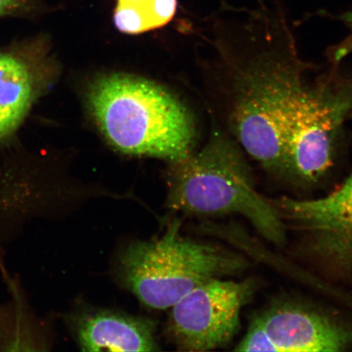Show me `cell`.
<instances>
[{"instance_id": "cell-4", "label": "cell", "mask_w": 352, "mask_h": 352, "mask_svg": "<svg viewBox=\"0 0 352 352\" xmlns=\"http://www.w3.org/2000/svg\"><path fill=\"white\" fill-rule=\"evenodd\" d=\"M179 228L176 219L160 239L132 242L118 258L122 285L153 309H168L197 285L248 266L232 250L183 237Z\"/></svg>"}, {"instance_id": "cell-2", "label": "cell", "mask_w": 352, "mask_h": 352, "mask_svg": "<svg viewBox=\"0 0 352 352\" xmlns=\"http://www.w3.org/2000/svg\"><path fill=\"white\" fill-rule=\"evenodd\" d=\"M170 164L169 210L201 218L240 215L272 244L287 241L279 210L257 190L243 148L231 135L215 131L200 151Z\"/></svg>"}, {"instance_id": "cell-7", "label": "cell", "mask_w": 352, "mask_h": 352, "mask_svg": "<svg viewBox=\"0 0 352 352\" xmlns=\"http://www.w3.org/2000/svg\"><path fill=\"white\" fill-rule=\"evenodd\" d=\"M257 287L252 279L214 278L192 289L170 307L167 333L176 349L209 351L227 346L239 331L241 311Z\"/></svg>"}, {"instance_id": "cell-5", "label": "cell", "mask_w": 352, "mask_h": 352, "mask_svg": "<svg viewBox=\"0 0 352 352\" xmlns=\"http://www.w3.org/2000/svg\"><path fill=\"white\" fill-rule=\"evenodd\" d=\"M338 67L306 85L284 136V176L312 186L336 164L352 109V76Z\"/></svg>"}, {"instance_id": "cell-12", "label": "cell", "mask_w": 352, "mask_h": 352, "mask_svg": "<svg viewBox=\"0 0 352 352\" xmlns=\"http://www.w3.org/2000/svg\"><path fill=\"white\" fill-rule=\"evenodd\" d=\"M177 0H151L149 13L153 29L164 26L173 19Z\"/></svg>"}, {"instance_id": "cell-8", "label": "cell", "mask_w": 352, "mask_h": 352, "mask_svg": "<svg viewBox=\"0 0 352 352\" xmlns=\"http://www.w3.org/2000/svg\"><path fill=\"white\" fill-rule=\"evenodd\" d=\"M352 349V327L332 315L281 302L254 316L236 351L338 352Z\"/></svg>"}, {"instance_id": "cell-13", "label": "cell", "mask_w": 352, "mask_h": 352, "mask_svg": "<svg viewBox=\"0 0 352 352\" xmlns=\"http://www.w3.org/2000/svg\"><path fill=\"white\" fill-rule=\"evenodd\" d=\"M33 7V0H0V16L25 12Z\"/></svg>"}, {"instance_id": "cell-15", "label": "cell", "mask_w": 352, "mask_h": 352, "mask_svg": "<svg viewBox=\"0 0 352 352\" xmlns=\"http://www.w3.org/2000/svg\"><path fill=\"white\" fill-rule=\"evenodd\" d=\"M336 20L340 21L349 30V34L342 41V45L344 50L352 52V10L336 15Z\"/></svg>"}, {"instance_id": "cell-17", "label": "cell", "mask_w": 352, "mask_h": 352, "mask_svg": "<svg viewBox=\"0 0 352 352\" xmlns=\"http://www.w3.org/2000/svg\"><path fill=\"white\" fill-rule=\"evenodd\" d=\"M350 118H352V109H351V114H350Z\"/></svg>"}, {"instance_id": "cell-3", "label": "cell", "mask_w": 352, "mask_h": 352, "mask_svg": "<svg viewBox=\"0 0 352 352\" xmlns=\"http://www.w3.org/2000/svg\"><path fill=\"white\" fill-rule=\"evenodd\" d=\"M87 100L101 133L122 153L173 162L192 153L196 129L190 113L156 83L108 74L92 82Z\"/></svg>"}, {"instance_id": "cell-9", "label": "cell", "mask_w": 352, "mask_h": 352, "mask_svg": "<svg viewBox=\"0 0 352 352\" xmlns=\"http://www.w3.org/2000/svg\"><path fill=\"white\" fill-rule=\"evenodd\" d=\"M56 72L47 52H0V140L19 129Z\"/></svg>"}, {"instance_id": "cell-1", "label": "cell", "mask_w": 352, "mask_h": 352, "mask_svg": "<svg viewBox=\"0 0 352 352\" xmlns=\"http://www.w3.org/2000/svg\"><path fill=\"white\" fill-rule=\"evenodd\" d=\"M226 50L230 134L268 173L284 175V136L305 87L301 59L284 10H245Z\"/></svg>"}, {"instance_id": "cell-16", "label": "cell", "mask_w": 352, "mask_h": 352, "mask_svg": "<svg viewBox=\"0 0 352 352\" xmlns=\"http://www.w3.org/2000/svg\"><path fill=\"white\" fill-rule=\"evenodd\" d=\"M258 7H272L276 8H284L283 0H255Z\"/></svg>"}, {"instance_id": "cell-6", "label": "cell", "mask_w": 352, "mask_h": 352, "mask_svg": "<svg viewBox=\"0 0 352 352\" xmlns=\"http://www.w3.org/2000/svg\"><path fill=\"white\" fill-rule=\"evenodd\" d=\"M272 202L287 232L300 239L308 259L329 274L352 280V175L327 196Z\"/></svg>"}, {"instance_id": "cell-14", "label": "cell", "mask_w": 352, "mask_h": 352, "mask_svg": "<svg viewBox=\"0 0 352 352\" xmlns=\"http://www.w3.org/2000/svg\"><path fill=\"white\" fill-rule=\"evenodd\" d=\"M118 4H124V6L133 8L142 17L147 32L153 30L151 13H149L151 0H118Z\"/></svg>"}, {"instance_id": "cell-10", "label": "cell", "mask_w": 352, "mask_h": 352, "mask_svg": "<svg viewBox=\"0 0 352 352\" xmlns=\"http://www.w3.org/2000/svg\"><path fill=\"white\" fill-rule=\"evenodd\" d=\"M82 351H157L156 324L151 320L108 309L70 312L65 316Z\"/></svg>"}, {"instance_id": "cell-11", "label": "cell", "mask_w": 352, "mask_h": 352, "mask_svg": "<svg viewBox=\"0 0 352 352\" xmlns=\"http://www.w3.org/2000/svg\"><path fill=\"white\" fill-rule=\"evenodd\" d=\"M8 298L0 302V351H48L54 345V325L39 316L19 276L0 267Z\"/></svg>"}]
</instances>
